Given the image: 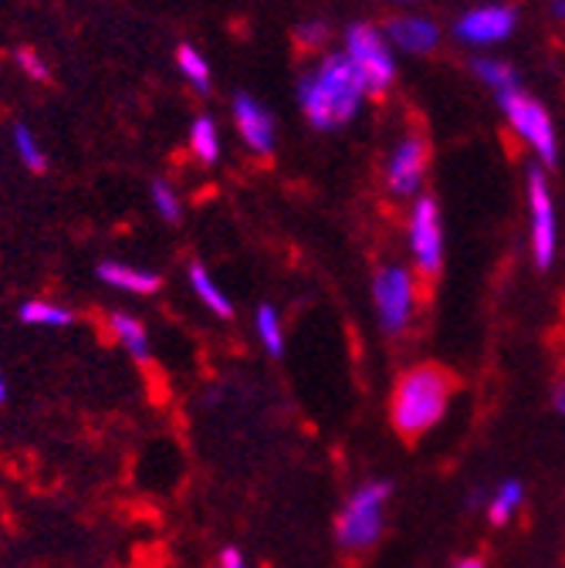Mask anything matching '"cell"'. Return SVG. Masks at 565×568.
<instances>
[{
    "label": "cell",
    "instance_id": "cell-20",
    "mask_svg": "<svg viewBox=\"0 0 565 568\" xmlns=\"http://www.w3.org/2000/svg\"><path fill=\"white\" fill-rule=\"evenodd\" d=\"M474 71H477V79L484 82V85H491L494 92H508V89H518V75L508 68V64H502V61H484V58H477L474 61Z\"/></svg>",
    "mask_w": 565,
    "mask_h": 568
},
{
    "label": "cell",
    "instance_id": "cell-13",
    "mask_svg": "<svg viewBox=\"0 0 565 568\" xmlns=\"http://www.w3.org/2000/svg\"><path fill=\"white\" fill-rule=\"evenodd\" d=\"M386 34L396 48H403L410 54H427L441 41V31L423 18H393Z\"/></svg>",
    "mask_w": 565,
    "mask_h": 568
},
{
    "label": "cell",
    "instance_id": "cell-2",
    "mask_svg": "<svg viewBox=\"0 0 565 568\" xmlns=\"http://www.w3.org/2000/svg\"><path fill=\"white\" fill-rule=\"evenodd\" d=\"M457 389V379L444 366H413L400 376L390 403L393 426L403 440H420L423 434L437 426L451 406V396Z\"/></svg>",
    "mask_w": 565,
    "mask_h": 568
},
{
    "label": "cell",
    "instance_id": "cell-30",
    "mask_svg": "<svg viewBox=\"0 0 565 568\" xmlns=\"http://www.w3.org/2000/svg\"><path fill=\"white\" fill-rule=\"evenodd\" d=\"M8 399V383H4V373H0V403Z\"/></svg>",
    "mask_w": 565,
    "mask_h": 568
},
{
    "label": "cell",
    "instance_id": "cell-17",
    "mask_svg": "<svg viewBox=\"0 0 565 568\" xmlns=\"http://www.w3.org/2000/svg\"><path fill=\"white\" fill-rule=\"evenodd\" d=\"M21 322L24 325H48V328H64L75 322V312L64 305H51V302H28L21 305Z\"/></svg>",
    "mask_w": 565,
    "mask_h": 568
},
{
    "label": "cell",
    "instance_id": "cell-9",
    "mask_svg": "<svg viewBox=\"0 0 565 568\" xmlns=\"http://www.w3.org/2000/svg\"><path fill=\"white\" fill-rule=\"evenodd\" d=\"M234 122H238V132L251 153H258V156L274 153V115L254 95H248V92L234 95Z\"/></svg>",
    "mask_w": 565,
    "mask_h": 568
},
{
    "label": "cell",
    "instance_id": "cell-28",
    "mask_svg": "<svg viewBox=\"0 0 565 568\" xmlns=\"http://www.w3.org/2000/svg\"><path fill=\"white\" fill-rule=\"evenodd\" d=\"M457 568H484V561L481 558H464V561H457Z\"/></svg>",
    "mask_w": 565,
    "mask_h": 568
},
{
    "label": "cell",
    "instance_id": "cell-15",
    "mask_svg": "<svg viewBox=\"0 0 565 568\" xmlns=\"http://www.w3.org/2000/svg\"><path fill=\"white\" fill-rule=\"evenodd\" d=\"M190 288H193V295L214 312V315H221V318H231L234 315V305H231V298L218 288V281L210 277V271L200 264V261H190Z\"/></svg>",
    "mask_w": 565,
    "mask_h": 568
},
{
    "label": "cell",
    "instance_id": "cell-27",
    "mask_svg": "<svg viewBox=\"0 0 565 568\" xmlns=\"http://www.w3.org/2000/svg\"><path fill=\"white\" fill-rule=\"evenodd\" d=\"M555 409L565 416V386H558V389H555Z\"/></svg>",
    "mask_w": 565,
    "mask_h": 568
},
{
    "label": "cell",
    "instance_id": "cell-12",
    "mask_svg": "<svg viewBox=\"0 0 565 568\" xmlns=\"http://www.w3.org/2000/svg\"><path fill=\"white\" fill-rule=\"evenodd\" d=\"M99 277L105 284L119 292H129V295H157L160 292V274L157 271H147V267H132V264H119V261H105L99 264Z\"/></svg>",
    "mask_w": 565,
    "mask_h": 568
},
{
    "label": "cell",
    "instance_id": "cell-26",
    "mask_svg": "<svg viewBox=\"0 0 565 568\" xmlns=\"http://www.w3.org/2000/svg\"><path fill=\"white\" fill-rule=\"evenodd\" d=\"M218 568H244V555L238 548H224L218 558Z\"/></svg>",
    "mask_w": 565,
    "mask_h": 568
},
{
    "label": "cell",
    "instance_id": "cell-19",
    "mask_svg": "<svg viewBox=\"0 0 565 568\" xmlns=\"http://www.w3.org/2000/svg\"><path fill=\"white\" fill-rule=\"evenodd\" d=\"M176 64H180V71L190 79V85H193L200 95L210 92V68H206L203 54H200L193 44H180V48H176Z\"/></svg>",
    "mask_w": 565,
    "mask_h": 568
},
{
    "label": "cell",
    "instance_id": "cell-7",
    "mask_svg": "<svg viewBox=\"0 0 565 568\" xmlns=\"http://www.w3.org/2000/svg\"><path fill=\"white\" fill-rule=\"evenodd\" d=\"M373 298H376V312H380V322L390 335L403 332L410 315H413V277L406 267H383L373 281Z\"/></svg>",
    "mask_w": 565,
    "mask_h": 568
},
{
    "label": "cell",
    "instance_id": "cell-6",
    "mask_svg": "<svg viewBox=\"0 0 565 568\" xmlns=\"http://www.w3.org/2000/svg\"><path fill=\"white\" fill-rule=\"evenodd\" d=\"M410 247L420 274L434 277L444 261V231H441V206L434 196H420L410 213Z\"/></svg>",
    "mask_w": 565,
    "mask_h": 568
},
{
    "label": "cell",
    "instance_id": "cell-18",
    "mask_svg": "<svg viewBox=\"0 0 565 568\" xmlns=\"http://www.w3.org/2000/svg\"><path fill=\"white\" fill-rule=\"evenodd\" d=\"M254 328L261 335V345L274 355V359H281L285 355V332H281V315L274 305H261L258 315H254Z\"/></svg>",
    "mask_w": 565,
    "mask_h": 568
},
{
    "label": "cell",
    "instance_id": "cell-14",
    "mask_svg": "<svg viewBox=\"0 0 565 568\" xmlns=\"http://www.w3.org/2000/svg\"><path fill=\"white\" fill-rule=\"evenodd\" d=\"M109 328H112L115 342L132 355V359H139V363H147V359H150V335H147L143 322L132 318V315H125V312H112Z\"/></svg>",
    "mask_w": 565,
    "mask_h": 568
},
{
    "label": "cell",
    "instance_id": "cell-22",
    "mask_svg": "<svg viewBox=\"0 0 565 568\" xmlns=\"http://www.w3.org/2000/svg\"><path fill=\"white\" fill-rule=\"evenodd\" d=\"M14 150H18L21 163H24L31 173H44V170H48V160H44V153L38 150V142H34L31 129L21 125V122L14 125Z\"/></svg>",
    "mask_w": 565,
    "mask_h": 568
},
{
    "label": "cell",
    "instance_id": "cell-8",
    "mask_svg": "<svg viewBox=\"0 0 565 568\" xmlns=\"http://www.w3.org/2000/svg\"><path fill=\"white\" fill-rule=\"evenodd\" d=\"M528 203H532V247H535V264L542 271L552 267L555 261V206L548 196V183L542 170L535 166L528 173Z\"/></svg>",
    "mask_w": 565,
    "mask_h": 568
},
{
    "label": "cell",
    "instance_id": "cell-25",
    "mask_svg": "<svg viewBox=\"0 0 565 568\" xmlns=\"http://www.w3.org/2000/svg\"><path fill=\"white\" fill-rule=\"evenodd\" d=\"M325 34H329L325 24H315V21H312V24H302V28L295 31V38H299L305 48H319V44L325 41Z\"/></svg>",
    "mask_w": 565,
    "mask_h": 568
},
{
    "label": "cell",
    "instance_id": "cell-29",
    "mask_svg": "<svg viewBox=\"0 0 565 568\" xmlns=\"http://www.w3.org/2000/svg\"><path fill=\"white\" fill-rule=\"evenodd\" d=\"M552 11H555V14H558L562 21H565V0H555V8H552Z\"/></svg>",
    "mask_w": 565,
    "mask_h": 568
},
{
    "label": "cell",
    "instance_id": "cell-23",
    "mask_svg": "<svg viewBox=\"0 0 565 568\" xmlns=\"http://www.w3.org/2000/svg\"><path fill=\"white\" fill-rule=\"evenodd\" d=\"M153 203H157V213H160L167 224H176L180 221V200H176V193H173L170 183L153 180Z\"/></svg>",
    "mask_w": 565,
    "mask_h": 568
},
{
    "label": "cell",
    "instance_id": "cell-4",
    "mask_svg": "<svg viewBox=\"0 0 565 568\" xmlns=\"http://www.w3.org/2000/svg\"><path fill=\"white\" fill-rule=\"evenodd\" d=\"M498 105L505 109V115L515 125V132L535 150V156L545 166H555L558 163V142H555V125H552L548 112L535 99H528L522 89L498 92Z\"/></svg>",
    "mask_w": 565,
    "mask_h": 568
},
{
    "label": "cell",
    "instance_id": "cell-3",
    "mask_svg": "<svg viewBox=\"0 0 565 568\" xmlns=\"http://www.w3.org/2000/svg\"><path fill=\"white\" fill-rule=\"evenodd\" d=\"M390 497V484L386 480H370L363 484L356 494L349 497L345 508L335 518V538L342 548H370L380 531H383V505Z\"/></svg>",
    "mask_w": 565,
    "mask_h": 568
},
{
    "label": "cell",
    "instance_id": "cell-5",
    "mask_svg": "<svg viewBox=\"0 0 565 568\" xmlns=\"http://www.w3.org/2000/svg\"><path fill=\"white\" fill-rule=\"evenodd\" d=\"M345 58L352 61V68L360 71L366 92H376L380 95L396 79V61L390 54V44L370 24L349 28V34H345Z\"/></svg>",
    "mask_w": 565,
    "mask_h": 568
},
{
    "label": "cell",
    "instance_id": "cell-1",
    "mask_svg": "<svg viewBox=\"0 0 565 568\" xmlns=\"http://www.w3.org/2000/svg\"><path fill=\"white\" fill-rule=\"evenodd\" d=\"M363 99H366V85L345 54H325L322 64L309 71V75H302L299 82V102L305 109V119L319 132L349 125L356 119Z\"/></svg>",
    "mask_w": 565,
    "mask_h": 568
},
{
    "label": "cell",
    "instance_id": "cell-16",
    "mask_svg": "<svg viewBox=\"0 0 565 568\" xmlns=\"http://www.w3.org/2000/svg\"><path fill=\"white\" fill-rule=\"evenodd\" d=\"M190 150L200 163H218L221 156V139H218V125L214 119L206 115H196L193 125H190Z\"/></svg>",
    "mask_w": 565,
    "mask_h": 568
},
{
    "label": "cell",
    "instance_id": "cell-24",
    "mask_svg": "<svg viewBox=\"0 0 565 568\" xmlns=\"http://www.w3.org/2000/svg\"><path fill=\"white\" fill-rule=\"evenodd\" d=\"M18 61H21V68L28 71V75H31L34 82H48V79H51V75H48V68L41 64V58H38L31 48H21V51H18Z\"/></svg>",
    "mask_w": 565,
    "mask_h": 568
},
{
    "label": "cell",
    "instance_id": "cell-10",
    "mask_svg": "<svg viewBox=\"0 0 565 568\" xmlns=\"http://www.w3.org/2000/svg\"><path fill=\"white\" fill-rule=\"evenodd\" d=\"M427 156H431V150H427V142H423V139H416V135L403 139L396 146V153L390 156V166H386L390 190L400 193V196L416 193V186L423 180V170H427Z\"/></svg>",
    "mask_w": 565,
    "mask_h": 568
},
{
    "label": "cell",
    "instance_id": "cell-21",
    "mask_svg": "<svg viewBox=\"0 0 565 568\" xmlns=\"http://www.w3.org/2000/svg\"><path fill=\"white\" fill-rule=\"evenodd\" d=\"M518 505H522V484H518V480H505L502 490H498V497H494L491 508H487L491 525H505V521L515 515Z\"/></svg>",
    "mask_w": 565,
    "mask_h": 568
},
{
    "label": "cell",
    "instance_id": "cell-11",
    "mask_svg": "<svg viewBox=\"0 0 565 568\" xmlns=\"http://www.w3.org/2000/svg\"><path fill=\"white\" fill-rule=\"evenodd\" d=\"M512 31H515V11L498 8V4L477 8L457 21V38L467 44H494V41H505Z\"/></svg>",
    "mask_w": 565,
    "mask_h": 568
}]
</instances>
